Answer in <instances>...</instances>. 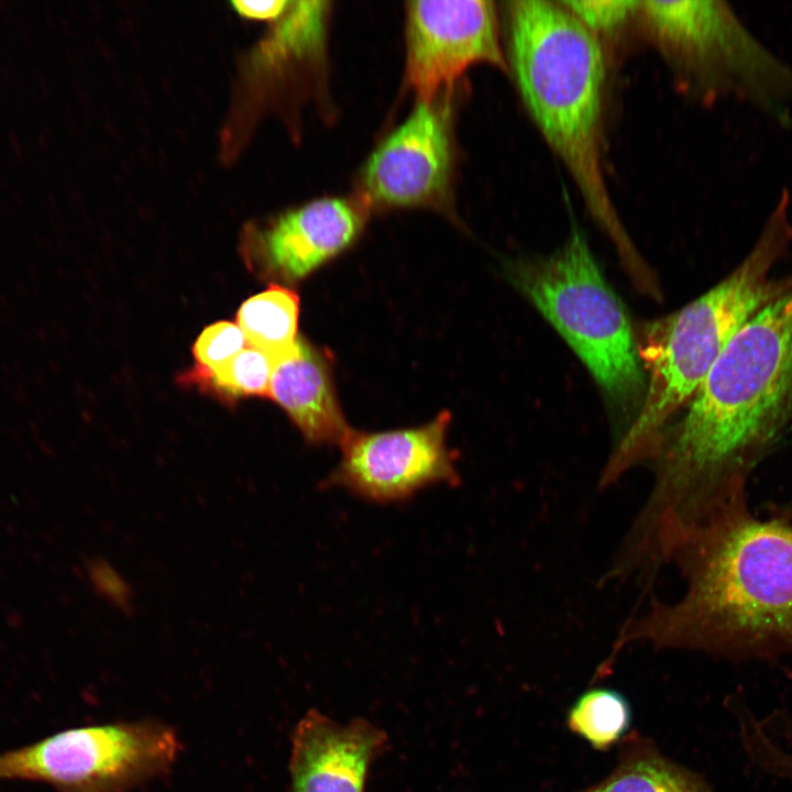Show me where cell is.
<instances>
[{
  "mask_svg": "<svg viewBox=\"0 0 792 792\" xmlns=\"http://www.w3.org/2000/svg\"><path fill=\"white\" fill-rule=\"evenodd\" d=\"M792 428V282L732 338L653 457L651 492L703 519L747 497L756 468Z\"/></svg>",
  "mask_w": 792,
  "mask_h": 792,
  "instance_id": "1",
  "label": "cell"
},
{
  "mask_svg": "<svg viewBox=\"0 0 792 792\" xmlns=\"http://www.w3.org/2000/svg\"><path fill=\"white\" fill-rule=\"evenodd\" d=\"M671 562L686 582L684 594L673 603L650 598L628 617L606 667L638 641L737 662L792 656L791 519H761L740 503L691 531Z\"/></svg>",
  "mask_w": 792,
  "mask_h": 792,
  "instance_id": "2",
  "label": "cell"
},
{
  "mask_svg": "<svg viewBox=\"0 0 792 792\" xmlns=\"http://www.w3.org/2000/svg\"><path fill=\"white\" fill-rule=\"evenodd\" d=\"M507 24L510 69L528 114L636 284L646 285L652 274L622 223L604 173L603 46L560 1H510Z\"/></svg>",
  "mask_w": 792,
  "mask_h": 792,
  "instance_id": "3",
  "label": "cell"
},
{
  "mask_svg": "<svg viewBox=\"0 0 792 792\" xmlns=\"http://www.w3.org/2000/svg\"><path fill=\"white\" fill-rule=\"evenodd\" d=\"M791 244V207L779 200L748 254L730 274L646 328L638 348L648 373L642 402L609 455L600 480L602 487L654 457L668 421L691 402L732 338L790 285L792 275L777 278L772 271Z\"/></svg>",
  "mask_w": 792,
  "mask_h": 792,
  "instance_id": "4",
  "label": "cell"
},
{
  "mask_svg": "<svg viewBox=\"0 0 792 792\" xmlns=\"http://www.w3.org/2000/svg\"><path fill=\"white\" fill-rule=\"evenodd\" d=\"M637 26L679 90L704 106L735 100L792 124V65L721 0L639 1Z\"/></svg>",
  "mask_w": 792,
  "mask_h": 792,
  "instance_id": "5",
  "label": "cell"
},
{
  "mask_svg": "<svg viewBox=\"0 0 792 792\" xmlns=\"http://www.w3.org/2000/svg\"><path fill=\"white\" fill-rule=\"evenodd\" d=\"M506 275L583 362L609 405L637 408L646 378L631 323L582 230L573 226L548 256L509 262Z\"/></svg>",
  "mask_w": 792,
  "mask_h": 792,
  "instance_id": "6",
  "label": "cell"
},
{
  "mask_svg": "<svg viewBox=\"0 0 792 792\" xmlns=\"http://www.w3.org/2000/svg\"><path fill=\"white\" fill-rule=\"evenodd\" d=\"M183 749L169 724L145 718L67 728L0 754V780L56 792H129L167 774Z\"/></svg>",
  "mask_w": 792,
  "mask_h": 792,
  "instance_id": "7",
  "label": "cell"
},
{
  "mask_svg": "<svg viewBox=\"0 0 792 792\" xmlns=\"http://www.w3.org/2000/svg\"><path fill=\"white\" fill-rule=\"evenodd\" d=\"M449 411L416 428L384 432L350 430L342 457L324 486L342 487L375 503L407 499L429 485L457 484L454 458L447 448Z\"/></svg>",
  "mask_w": 792,
  "mask_h": 792,
  "instance_id": "8",
  "label": "cell"
},
{
  "mask_svg": "<svg viewBox=\"0 0 792 792\" xmlns=\"http://www.w3.org/2000/svg\"><path fill=\"white\" fill-rule=\"evenodd\" d=\"M406 42L407 79L422 102H432L472 65L507 69L492 1H409Z\"/></svg>",
  "mask_w": 792,
  "mask_h": 792,
  "instance_id": "9",
  "label": "cell"
},
{
  "mask_svg": "<svg viewBox=\"0 0 792 792\" xmlns=\"http://www.w3.org/2000/svg\"><path fill=\"white\" fill-rule=\"evenodd\" d=\"M451 161L443 114L419 101L370 156L361 175L363 194L382 207L437 205L448 194Z\"/></svg>",
  "mask_w": 792,
  "mask_h": 792,
  "instance_id": "10",
  "label": "cell"
},
{
  "mask_svg": "<svg viewBox=\"0 0 792 792\" xmlns=\"http://www.w3.org/2000/svg\"><path fill=\"white\" fill-rule=\"evenodd\" d=\"M365 221L361 204L322 198L285 212L254 229L251 245L262 265L286 280H297L345 250Z\"/></svg>",
  "mask_w": 792,
  "mask_h": 792,
  "instance_id": "11",
  "label": "cell"
},
{
  "mask_svg": "<svg viewBox=\"0 0 792 792\" xmlns=\"http://www.w3.org/2000/svg\"><path fill=\"white\" fill-rule=\"evenodd\" d=\"M386 741V734L363 718L342 725L308 711L292 737L290 792H363L369 766Z\"/></svg>",
  "mask_w": 792,
  "mask_h": 792,
  "instance_id": "12",
  "label": "cell"
},
{
  "mask_svg": "<svg viewBox=\"0 0 792 792\" xmlns=\"http://www.w3.org/2000/svg\"><path fill=\"white\" fill-rule=\"evenodd\" d=\"M314 444L341 443L349 429L323 353L298 338L275 363L268 395Z\"/></svg>",
  "mask_w": 792,
  "mask_h": 792,
  "instance_id": "13",
  "label": "cell"
},
{
  "mask_svg": "<svg viewBox=\"0 0 792 792\" xmlns=\"http://www.w3.org/2000/svg\"><path fill=\"white\" fill-rule=\"evenodd\" d=\"M625 739L609 776L581 792H714L702 776L663 756L651 740L636 732Z\"/></svg>",
  "mask_w": 792,
  "mask_h": 792,
  "instance_id": "14",
  "label": "cell"
},
{
  "mask_svg": "<svg viewBox=\"0 0 792 792\" xmlns=\"http://www.w3.org/2000/svg\"><path fill=\"white\" fill-rule=\"evenodd\" d=\"M299 298L295 292L271 285L245 300L238 311V326L248 344L279 358L297 341Z\"/></svg>",
  "mask_w": 792,
  "mask_h": 792,
  "instance_id": "15",
  "label": "cell"
},
{
  "mask_svg": "<svg viewBox=\"0 0 792 792\" xmlns=\"http://www.w3.org/2000/svg\"><path fill=\"white\" fill-rule=\"evenodd\" d=\"M276 360L248 345L211 371L194 366L179 375L178 382L186 386H197L228 403L248 396L267 397Z\"/></svg>",
  "mask_w": 792,
  "mask_h": 792,
  "instance_id": "16",
  "label": "cell"
},
{
  "mask_svg": "<svg viewBox=\"0 0 792 792\" xmlns=\"http://www.w3.org/2000/svg\"><path fill=\"white\" fill-rule=\"evenodd\" d=\"M629 722L630 711L625 698L606 689L584 693L568 716L570 729L598 750L610 747L622 738Z\"/></svg>",
  "mask_w": 792,
  "mask_h": 792,
  "instance_id": "17",
  "label": "cell"
},
{
  "mask_svg": "<svg viewBox=\"0 0 792 792\" xmlns=\"http://www.w3.org/2000/svg\"><path fill=\"white\" fill-rule=\"evenodd\" d=\"M560 3L601 43L616 41L630 25H637L639 1L570 0Z\"/></svg>",
  "mask_w": 792,
  "mask_h": 792,
  "instance_id": "18",
  "label": "cell"
},
{
  "mask_svg": "<svg viewBox=\"0 0 792 792\" xmlns=\"http://www.w3.org/2000/svg\"><path fill=\"white\" fill-rule=\"evenodd\" d=\"M91 591L123 615L134 613V591L130 582L105 557L91 556L82 561Z\"/></svg>",
  "mask_w": 792,
  "mask_h": 792,
  "instance_id": "19",
  "label": "cell"
},
{
  "mask_svg": "<svg viewBox=\"0 0 792 792\" xmlns=\"http://www.w3.org/2000/svg\"><path fill=\"white\" fill-rule=\"evenodd\" d=\"M248 341L241 328L230 321H219L208 326L196 340L193 353L197 361L196 367L211 371L241 350Z\"/></svg>",
  "mask_w": 792,
  "mask_h": 792,
  "instance_id": "20",
  "label": "cell"
},
{
  "mask_svg": "<svg viewBox=\"0 0 792 792\" xmlns=\"http://www.w3.org/2000/svg\"><path fill=\"white\" fill-rule=\"evenodd\" d=\"M776 737L787 748H774L767 759L769 776L792 784V714L783 715L776 726Z\"/></svg>",
  "mask_w": 792,
  "mask_h": 792,
  "instance_id": "21",
  "label": "cell"
},
{
  "mask_svg": "<svg viewBox=\"0 0 792 792\" xmlns=\"http://www.w3.org/2000/svg\"><path fill=\"white\" fill-rule=\"evenodd\" d=\"M233 9L242 16L255 20H276L286 11L289 1L286 0H268V1H233Z\"/></svg>",
  "mask_w": 792,
  "mask_h": 792,
  "instance_id": "22",
  "label": "cell"
}]
</instances>
